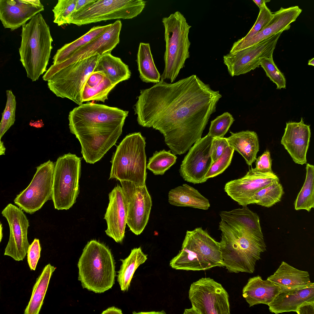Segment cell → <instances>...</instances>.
<instances>
[{
    "instance_id": "obj_11",
    "label": "cell",
    "mask_w": 314,
    "mask_h": 314,
    "mask_svg": "<svg viewBox=\"0 0 314 314\" xmlns=\"http://www.w3.org/2000/svg\"><path fill=\"white\" fill-rule=\"evenodd\" d=\"M97 54L62 69L48 81L49 90L57 97L67 98L80 105L84 85L94 71L99 57Z\"/></svg>"
},
{
    "instance_id": "obj_51",
    "label": "cell",
    "mask_w": 314,
    "mask_h": 314,
    "mask_svg": "<svg viewBox=\"0 0 314 314\" xmlns=\"http://www.w3.org/2000/svg\"><path fill=\"white\" fill-rule=\"evenodd\" d=\"M253 1L260 9L263 5L266 4V2L270 1V0H253Z\"/></svg>"
},
{
    "instance_id": "obj_12",
    "label": "cell",
    "mask_w": 314,
    "mask_h": 314,
    "mask_svg": "<svg viewBox=\"0 0 314 314\" xmlns=\"http://www.w3.org/2000/svg\"><path fill=\"white\" fill-rule=\"evenodd\" d=\"M192 305L184 314H229V295L222 285L210 278H202L190 285Z\"/></svg>"
},
{
    "instance_id": "obj_20",
    "label": "cell",
    "mask_w": 314,
    "mask_h": 314,
    "mask_svg": "<svg viewBox=\"0 0 314 314\" xmlns=\"http://www.w3.org/2000/svg\"><path fill=\"white\" fill-rule=\"evenodd\" d=\"M44 10L40 0H0V19L3 27L11 31Z\"/></svg>"
},
{
    "instance_id": "obj_38",
    "label": "cell",
    "mask_w": 314,
    "mask_h": 314,
    "mask_svg": "<svg viewBox=\"0 0 314 314\" xmlns=\"http://www.w3.org/2000/svg\"><path fill=\"white\" fill-rule=\"evenodd\" d=\"M171 150L156 151L149 158L147 168L155 175H163L176 162L177 157Z\"/></svg>"
},
{
    "instance_id": "obj_3",
    "label": "cell",
    "mask_w": 314,
    "mask_h": 314,
    "mask_svg": "<svg viewBox=\"0 0 314 314\" xmlns=\"http://www.w3.org/2000/svg\"><path fill=\"white\" fill-rule=\"evenodd\" d=\"M219 242L224 267L230 273H252L256 262L266 250L264 239L252 234L242 225L221 220Z\"/></svg>"
},
{
    "instance_id": "obj_49",
    "label": "cell",
    "mask_w": 314,
    "mask_h": 314,
    "mask_svg": "<svg viewBox=\"0 0 314 314\" xmlns=\"http://www.w3.org/2000/svg\"><path fill=\"white\" fill-rule=\"evenodd\" d=\"M94 0H77L75 10L74 13L72 15L84 9L89 4L94 2Z\"/></svg>"
},
{
    "instance_id": "obj_4",
    "label": "cell",
    "mask_w": 314,
    "mask_h": 314,
    "mask_svg": "<svg viewBox=\"0 0 314 314\" xmlns=\"http://www.w3.org/2000/svg\"><path fill=\"white\" fill-rule=\"evenodd\" d=\"M20 61L27 77L37 80L46 71L52 49L50 27L40 13L22 26Z\"/></svg>"
},
{
    "instance_id": "obj_40",
    "label": "cell",
    "mask_w": 314,
    "mask_h": 314,
    "mask_svg": "<svg viewBox=\"0 0 314 314\" xmlns=\"http://www.w3.org/2000/svg\"><path fill=\"white\" fill-rule=\"evenodd\" d=\"M76 1L77 0H59L52 10L54 14L53 22L59 26L67 24L74 12Z\"/></svg>"
},
{
    "instance_id": "obj_36",
    "label": "cell",
    "mask_w": 314,
    "mask_h": 314,
    "mask_svg": "<svg viewBox=\"0 0 314 314\" xmlns=\"http://www.w3.org/2000/svg\"><path fill=\"white\" fill-rule=\"evenodd\" d=\"M306 169L305 182L294 205L296 210L304 209L309 212L314 208V166L307 163Z\"/></svg>"
},
{
    "instance_id": "obj_52",
    "label": "cell",
    "mask_w": 314,
    "mask_h": 314,
    "mask_svg": "<svg viewBox=\"0 0 314 314\" xmlns=\"http://www.w3.org/2000/svg\"><path fill=\"white\" fill-rule=\"evenodd\" d=\"M29 124L31 126L35 127L37 128H40L43 127L44 126V124L41 120V121L38 120L34 122L31 121L30 122Z\"/></svg>"
},
{
    "instance_id": "obj_9",
    "label": "cell",
    "mask_w": 314,
    "mask_h": 314,
    "mask_svg": "<svg viewBox=\"0 0 314 314\" xmlns=\"http://www.w3.org/2000/svg\"><path fill=\"white\" fill-rule=\"evenodd\" d=\"M81 158L69 153L54 163L52 193L54 208L68 210L76 202L79 192Z\"/></svg>"
},
{
    "instance_id": "obj_47",
    "label": "cell",
    "mask_w": 314,
    "mask_h": 314,
    "mask_svg": "<svg viewBox=\"0 0 314 314\" xmlns=\"http://www.w3.org/2000/svg\"><path fill=\"white\" fill-rule=\"evenodd\" d=\"M256 170L260 172H273L272 170V162L270 152L266 150L255 160Z\"/></svg>"
},
{
    "instance_id": "obj_25",
    "label": "cell",
    "mask_w": 314,
    "mask_h": 314,
    "mask_svg": "<svg viewBox=\"0 0 314 314\" xmlns=\"http://www.w3.org/2000/svg\"><path fill=\"white\" fill-rule=\"evenodd\" d=\"M281 291L280 286L259 275L250 278L243 287L242 295L249 307L259 304L268 305Z\"/></svg>"
},
{
    "instance_id": "obj_55",
    "label": "cell",
    "mask_w": 314,
    "mask_h": 314,
    "mask_svg": "<svg viewBox=\"0 0 314 314\" xmlns=\"http://www.w3.org/2000/svg\"><path fill=\"white\" fill-rule=\"evenodd\" d=\"M308 65L314 66V58L309 60L308 61Z\"/></svg>"
},
{
    "instance_id": "obj_50",
    "label": "cell",
    "mask_w": 314,
    "mask_h": 314,
    "mask_svg": "<svg viewBox=\"0 0 314 314\" xmlns=\"http://www.w3.org/2000/svg\"><path fill=\"white\" fill-rule=\"evenodd\" d=\"M108 313H116L122 314V312L121 310L114 306L109 307L106 310L103 311L101 313L102 314Z\"/></svg>"
},
{
    "instance_id": "obj_34",
    "label": "cell",
    "mask_w": 314,
    "mask_h": 314,
    "mask_svg": "<svg viewBox=\"0 0 314 314\" xmlns=\"http://www.w3.org/2000/svg\"><path fill=\"white\" fill-rule=\"evenodd\" d=\"M136 61L139 77L143 82L157 83L160 81L161 76L154 63L149 43L140 44Z\"/></svg>"
},
{
    "instance_id": "obj_5",
    "label": "cell",
    "mask_w": 314,
    "mask_h": 314,
    "mask_svg": "<svg viewBox=\"0 0 314 314\" xmlns=\"http://www.w3.org/2000/svg\"><path fill=\"white\" fill-rule=\"evenodd\" d=\"M78 280L83 288L96 293L111 289L115 283V262L110 250L95 240L88 242L78 262Z\"/></svg>"
},
{
    "instance_id": "obj_53",
    "label": "cell",
    "mask_w": 314,
    "mask_h": 314,
    "mask_svg": "<svg viewBox=\"0 0 314 314\" xmlns=\"http://www.w3.org/2000/svg\"><path fill=\"white\" fill-rule=\"evenodd\" d=\"M6 148L4 147L3 142L0 140V155H5Z\"/></svg>"
},
{
    "instance_id": "obj_41",
    "label": "cell",
    "mask_w": 314,
    "mask_h": 314,
    "mask_svg": "<svg viewBox=\"0 0 314 314\" xmlns=\"http://www.w3.org/2000/svg\"><path fill=\"white\" fill-rule=\"evenodd\" d=\"M234 121L230 113L224 112L211 122L208 134L213 138L224 137Z\"/></svg>"
},
{
    "instance_id": "obj_14",
    "label": "cell",
    "mask_w": 314,
    "mask_h": 314,
    "mask_svg": "<svg viewBox=\"0 0 314 314\" xmlns=\"http://www.w3.org/2000/svg\"><path fill=\"white\" fill-rule=\"evenodd\" d=\"M282 32L252 46L223 57L224 63L232 76L245 74L259 67L264 58L273 55L278 40Z\"/></svg>"
},
{
    "instance_id": "obj_19",
    "label": "cell",
    "mask_w": 314,
    "mask_h": 314,
    "mask_svg": "<svg viewBox=\"0 0 314 314\" xmlns=\"http://www.w3.org/2000/svg\"><path fill=\"white\" fill-rule=\"evenodd\" d=\"M122 25L121 21L117 20L104 33L79 48L68 59L59 64L53 65V71L56 73L74 63L97 54L101 56L106 53H111L119 43Z\"/></svg>"
},
{
    "instance_id": "obj_10",
    "label": "cell",
    "mask_w": 314,
    "mask_h": 314,
    "mask_svg": "<svg viewBox=\"0 0 314 314\" xmlns=\"http://www.w3.org/2000/svg\"><path fill=\"white\" fill-rule=\"evenodd\" d=\"M143 0H95L73 14L68 24L78 26L116 19H130L137 16L145 7Z\"/></svg>"
},
{
    "instance_id": "obj_42",
    "label": "cell",
    "mask_w": 314,
    "mask_h": 314,
    "mask_svg": "<svg viewBox=\"0 0 314 314\" xmlns=\"http://www.w3.org/2000/svg\"><path fill=\"white\" fill-rule=\"evenodd\" d=\"M260 65L265 71L267 76L276 84L277 89L285 88V77L274 63L273 55L263 59Z\"/></svg>"
},
{
    "instance_id": "obj_37",
    "label": "cell",
    "mask_w": 314,
    "mask_h": 314,
    "mask_svg": "<svg viewBox=\"0 0 314 314\" xmlns=\"http://www.w3.org/2000/svg\"><path fill=\"white\" fill-rule=\"evenodd\" d=\"M279 181H276L257 192L254 196V203L267 208L280 202L284 194Z\"/></svg>"
},
{
    "instance_id": "obj_54",
    "label": "cell",
    "mask_w": 314,
    "mask_h": 314,
    "mask_svg": "<svg viewBox=\"0 0 314 314\" xmlns=\"http://www.w3.org/2000/svg\"><path fill=\"white\" fill-rule=\"evenodd\" d=\"M134 313H136V314H137V313H138V314H147V313L149 314V313H150V314H166V313L165 312V311H162L160 312H156L153 311V312H138V313L135 312Z\"/></svg>"
},
{
    "instance_id": "obj_31",
    "label": "cell",
    "mask_w": 314,
    "mask_h": 314,
    "mask_svg": "<svg viewBox=\"0 0 314 314\" xmlns=\"http://www.w3.org/2000/svg\"><path fill=\"white\" fill-rule=\"evenodd\" d=\"M219 215L221 220L225 222L239 224L255 236L264 239L258 215L247 206L230 211H222Z\"/></svg>"
},
{
    "instance_id": "obj_6",
    "label": "cell",
    "mask_w": 314,
    "mask_h": 314,
    "mask_svg": "<svg viewBox=\"0 0 314 314\" xmlns=\"http://www.w3.org/2000/svg\"><path fill=\"white\" fill-rule=\"evenodd\" d=\"M170 266L177 270L194 271L224 267L220 243L201 227L187 231L181 249Z\"/></svg>"
},
{
    "instance_id": "obj_16",
    "label": "cell",
    "mask_w": 314,
    "mask_h": 314,
    "mask_svg": "<svg viewBox=\"0 0 314 314\" xmlns=\"http://www.w3.org/2000/svg\"><path fill=\"white\" fill-rule=\"evenodd\" d=\"M279 181L274 172H264L252 168L243 177L231 181L224 186V191L239 205L255 204L254 196L262 189Z\"/></svg>"
},
{
    "instance_id": "obj_17",
    "label": "cell",
    "mask_w": 314,
    "mask_h": 314,
    "mask_svg": "<svg viewBox=\"0 0 314 314\" xmlns=\"http://www.w3.org/2000/svg\"><path fill=\"white\" fill-rule=\"evenodd\" d=\"M213 139L207 134L189 149L179 170L180 174L185 181L194 184L207 181L205 176L213 163L211 148Z\"/></svg>"
},
{
    "instance_id": "obj_7",
    "label": "cell",
    "mask_w": 314,
    "mask_h": 314,
    "mask_svg": "<svg viewBox=\"0 0 314 314\" xmlns=\"http://www.w3.org/2000/svg\"><path fill=\"white\" fill-rule=\"evenodd\" d=\"M145 144L140 132L126 136L113 155L109 179L131 182L137 186L146 185Z\"/></svg>"
},
{
    "instance_id": "obj_35",
    "label": "cell",
    "mask_w": 314,
    "mask_h": 314,
    "mask_svg": "<svg viewBox=\"0 0 314 314\" xmlns=\"http://www.w3.org/2000/svg\"><path fill=\"white\" fill-rule=\"evenodd\" d=\"M111 24L94 26L78 39L64 44L57 50L53 56V64H59L68 59L79 48L104 33L109 29Z\"/></svg>"
},
{
    "instance_id": "obj_30",
    "label": "cell",
    "mask_w": 314,
    "mask_h": 314,
    "mask_svg": "<svg viewBox=\"0 0 314 314\" xmlns=\"http://www.w3.org/2000/svg\"><path fill=\"white\" fill-rule=\"evenodd\" d=\"M95 71L103 73L116 85L128 79L131 74L128 66L111 53H106L99 56L93 72Z\"/></svg>"
},
{
    "instance_id": "obj_23",
    "label": "cell",
    "mask_w": 314,
    "mask_h": 314,
    "mask_svg": "<svg viewBox=\"0 0 314 314\" xmlns=\"http://www.w3.org/2000/svg\"><path fill=\"white\" fill-rule=\"evenodd\" d=\"M311 136L310 125L304 124L302 117L298 122H286L281 144L295 163L301 165L307 163Z\"/></svg>"
},
{
    "instance_id": "obj_45",
    "label": "cell",
    "mask_w": 314,
    "mask_h": 314,
    "mask_svg": "<svg viewBox=\"0 0 314 314\" xmlns=\"http://www.w3.org/2000/svg\"><path fill=\"white\" fill-rule=\"evenodd\" d=\"M41 247L38 239L35 238L30 245L27 252V261L31 270H35L40 257Z\"/></svg>"
},
{
    "instance_id": "obj_28",
    "label": "cell",
    "mask_w": 314,
    "mask_h": 314,
    "mask_svg": "<svg viewBox=\"0 0 314 314\" xmlns=\"http://www.w3.org/2000/svg\"><path fill=\"white\" fill-rule=\"evenodd\" d=\"M168 201L171 205L206 210L210 207L208 199L193 187L186 184L170 190Z\"/></svg>"
},
{
    "instance_id": "obj_48",
    "label": "cell",
    "mask_w": 314,
    "mask_h": 314,
    "mask_svg": "<svg viewBox=\"0 0 314 314\" xmlns=\"http://www.w3.org/2000/svg\"><path fill=\"white\" fill-rule=\"evenodd\" d=\"M296 312L298 314H314V301L304 302L298 307Z\"/></svg>"
},
{
    "instance_id": "obj_29",
    "label": "cell",
    "mask_w": 314,
    "mask_h": 314,
    "mask_svg": "<svg viewBox=\"0 0 314 314\" xmlns=\"http://www.w3.org/2000/svg\"><path fill=\"white\" fill-rule=\"evenodd\" d=\"M102 72H93L84 85L82 94V102L90 101L105 102L110 91L116 86Z\"/></svg>"
},
{
    "instance_id": "obj_26",
    "label": "cell",
    "mask_w": 314,
    "mask_h": 314,
    "mask_svg": "<svg viewBox=\"0 0 314 314\" xmlns=\"http://www.w3.org/2000/svg\"><path fill=\"white\" fill-rule=\"evenodd\" d=\"M267 279L280 286L281 290L314 284L310 281L308 272L297 269L284 261Z\"/></svg>"
},
{
    "instance_id": "obj_2",
    "label": "cell",
    "mask_w": 314,
    "mask_h": 314,
    "mask_svg": "<svg viewBox=\"0 0 314 314\" xmlns=\"http://www.w3.org/2000/svg\"><path fill=\"white\" fill-rule=\"evenodd\" d=\"M128 113L117 107L89 101L69 112L70 131L79 140L87 163L98 161L115 145Z\"/></svg>"
},
{
    "instance_id": "obj_33",
    "label": "cell",
    "mask_w": 314,
    "mask_h": 314,
    "mask_svg": "<svg viewBox=\"0 0 314 314\" xmlns=\"http://www.w3.org/2000/svg\"><path fill=\"white\" fill-rule=\"evenodd\" d=\"M56 269L50 264L46 265L38 278L33 289L30 300L25 314H39L47 290L50 278Z\"/></svg>"
},
{
    "instance_id": "obj_13",
    "label": "cell",
    "mask_w": 314,
    "mask_h": 314,
    "mask_svg": "<svg viewBox=\"0 0 314 314\" xmlns=\"http://www.w3.org/2000/svg\"><path fill=\"white\" fill-rule=\"evenodd\" d=\"M54 163L49 160L36 167L27 187L17 195L14 203L26 213L33 214L52 199Z\"/></svg>"
},
{
    "instance_id": "obj_43",
    "label": "cell",
    "mask_w": 314,
    "mask_h": 314,
    "mask_svg": "<svg viewBox=\"0 0 314 314\" xmlns=\"http://www.w3.org/2000/svg\"><path fill=\"white\" fill-rule=\"evenodd\" d=\"M234 150L228 146L221 156L212 163L205 178L207 180L222 173L230 165Z\"/></svg>"
},
{
    "instance_id": "obj_44",
    "label": "cell",
    "mask_w": 314,
    "mask_h": 314,
    "mask_svg": "<svg viewBox=\"0 0 314 314\" xmlns=\"http://www.w3.org/2000/svg\"><path fill=\"white\" fill-rule=\"evenodd\" d=\"M273 15V13L265 4L259 9L257 20L249 32L244 37L237 41L243 42L253 37L267 25L272 18Z\"/></svg>"
},
{
    "instance_id": "obj_8",
    "label": "cell",
    "mask_w": 314,
    "mask_h": 314,
    "mask_svg": "<svg viewBox=\"0 0 314 314\" xmlns=\"http://www.w3.org/2000/svg\"><path fill=\"white\" fill-rule=\"evenodd\" d=\"M162 21L165 29V68L161 80L173 83L190 57V42L188 35L191 26L178 11L163 17Z\"/></svg>"
},
{
    "instance_id": "obj_18",
    "label": "cell",
    "mask_w": 314,
    "mask_h": 314,
    "mask_svg": "<svg viewBox=\"0 0 314 314\" xmlns=\"http://www.w3.org/2000/svg\"><path fill=\"white\" fill-rule=\"evenodd\" d=\"M1 213L7 221L10 230L4 255L10 256L15 261H22L30 245L27 238L29 220L22 209L11 203L6 207Z\"/></svg>"
},
{
    "instance_id": "obj_32",
    "label": "cell",
    "mask_w": 314,
    "mask_h": 314,
    "mask_svg": "<svg viewBox=\"0 0 314 314\" xmlns=\"http://www.w3.org/2000/svg\"><path fill=\"white\" fill-rule=\"evenodd\" d=\"M147 255L142 251L141 247L134 248L124 259H121L122 264L118 272L117 281L121 291L128 290L134 273L138 267L147 259Z\"/></svg>"
},
{
    "instance_id": "obj_46",
    "label": "cell",
    "mask_w": 314,
    "mask_h": 314,
    "mask_svg": "<svg viewBox=\"0 0 314 314\" xmlns=\"http://www.w3.org/2000/svg\"><path fill=\"white\" fill-rule=\"evenodd\" d=\"M228 146L226 138H213L211 148V156L213 162L221 156Z\"/></svg>"
},
{
    "instance_id": "obj_27",
    "label": "cell",
    "mask_w": 314,
    "mask_h": 314,
    "mask_svg": "<svg viewBox=\"0 0 314 314\" xmlns=\"http://www.w3.org/2000/svg\"><path fill=\"white\" fill-rule=\"evenodd\" d=\"M230 133L231 136L226 138L229 146L242 156L248 165H251L255 161L259 150L257 133L249 130Z\"/></svg>"
},
{
    "instance_id": "obj_24",
    "label": "cell",
    "mask_w": 314,
    "mask_h": 314,
    "mask_svg": "<svg viewBox=\"0 0 314 314\" xmlns=\"http://www.w3.org/2000/svg\"><path fill=\"white\" fill-rule=\"evenodd\" d=\"M309 301H314V284L281 290L268 305L270 311L276 314L296 312L303 303Z\"/></svg>"
},
{
    "instance_id": "obj_1",
    "label": "cell",
    "mask_w": 314,
    "mask_h": 314,
    "mask_svg": "<svg viewBox=\"0 0 314 314\" xmlns=\"http://www.w3.org/2000/svg\"><path fill=\"white\" fill-rule=\"evenodd\" d=\"M222 95L196 75L140 90L134 106L138 124L158 130L172 153L181 155L201 138Z\"/></svg>"
},
{
    "instance_id": "obj_21",
    "label": "cell",
    "mask_w": 314,
    "mask_h": 314,
    "mask_svg": "<svg viewBox=\"0 0 314 314\" xmlns=\"http://www.w3.org/2000/svg\"><path fill=\"white\" fill-rule=\"evenodd\" d=\"M109 202L104 219L107 228L106 235L121 243L124 237L127 224V203L123 190L117 185L109 194Z\"/></svg>"
},
{
    "instance_id": "obj_22",
    "label": "cell",
    "mask_w": 314,
    "mask_h": 314,
    "mask_svg": "<svg viewBox=\"0 0 314 314\" xmlns=\"http://www.w3.org/2000/svg\"><path fill=\"white\" fill-rule=\"evenodd\" d=\"M302 11L298 6L287 8L281 7L273 13V17L269 23L253 37L243 42H235L229 53L255 45L274 35L289 29L290 24L296 21Z\"/></svg>"
},
{
    "instance_id": "obj_39",
    "label": "cell",
    "mask_w": 314,
    "mask_h": 314,
    "mask_svg": "<svg viewBox=\"0 0 314 314\" xmlns=\"http://www.w3.org/2000/svg\"><path fill=\"white\" fill-rule=\"evenodd\" d=\"M6 92L7 101L5 109L2 113L0 124V140L4 134L14 124L15 121V97L11 90H7Z\"/></svg>"
},
{
    "instance_id": "obj_15",
    "label": "cell",
    "mask_w": 314,
    "mask_h": 314,
    "mask_svg": "<svg viewBox=\"0 0 314 314\" xmlns=\"http://www.w3.org/2000/svg\"><path fill=\"white\" fill-rule=\"evenodd\" d=\"M120 182L127 203V224L133 233L139 235L149 220L152 205L151 196L146 185L137 186L126 181Z\"/></svg>"
}]
</instances>
